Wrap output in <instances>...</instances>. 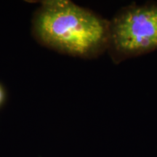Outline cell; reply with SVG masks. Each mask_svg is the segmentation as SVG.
I'll use <instances>...</instances> for the list:
<instances>
[{"label":"cell","instance_id":"6da1fadb","mask_svg":"<svg viewBox=\"0 0 157 157\" xmlns=\"http://www.w3.org/2000/svg\"><path fill=\"white\" fill-rule=\"evenodd\" d=\"M31 23L37 42L60 53L92 58L109 48L110 22L68 0L42 2Z\"/></svg>","mask_w":157,"mask_h":157},{"label":"cell","instance_id":"7a4b0ae2","mask_svg":"<svg viewBox=\"0 0 157 157\" xmlns=\"http://www.w3.org/2000/svg\"><path fill=\"white\" fill-rule=\"evenodd\" d=\"M108 48L119 60L157 50V4L129 6L116 15Z\"/></svg>","mask_w":157,"mask_h":157},{"label":"cell","instance_id":"3957f363","mask_svg":"<svg viewBox=\"0 0 157 157\" xmlns=\"http://www.w3.org/2000/svg\"><path fill=\"white\" fill-rule=\"evenodd\" d=\"M5 98V90H4L3 87L0 85V106L2 105V104L4 103Z\"/></svg>","mask_w":157,"mask_h":157}]
</instances>
